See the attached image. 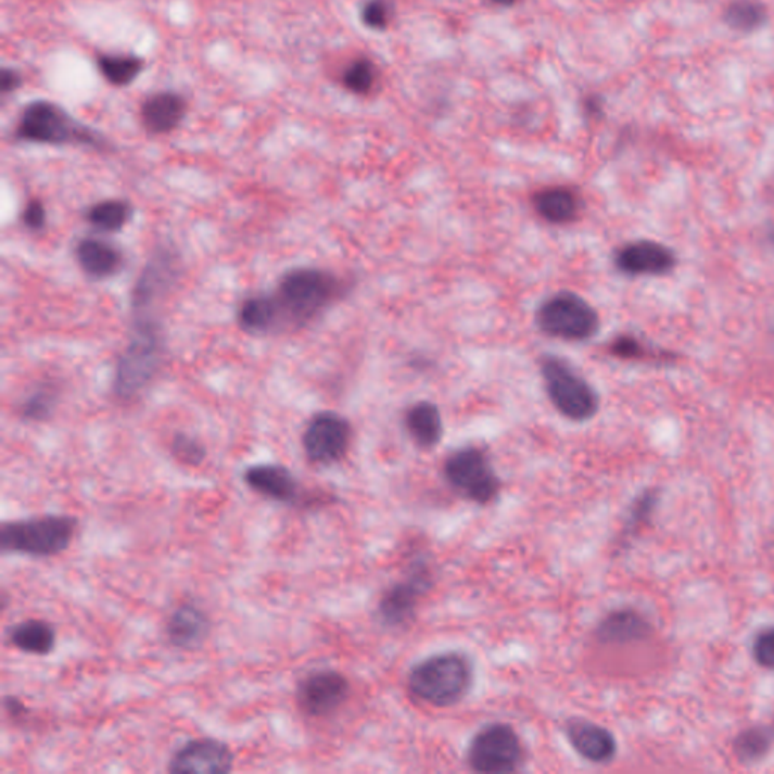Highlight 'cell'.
Returning a JSON list of instances; mask_svg holds the SVG:
<instances>
[{"label": "cell", "mask_w": 774, "mask_h": 774, "mask_svg": "<svg viewBox=\"0 0 774 774\" xmlns=\"http://www.w3.org/2000/svg\"><path fill=\"white\" fill-rule=\"evenodd\" d=\"M15 141L45 145H80L94 150H107L106 138L98 130L76 120L63 106L49 100L28 103L15 122Z\"/></svg>", "instance_id": "cell-2"}, {"label": "cell", "mask_w": 774, "mask_h": 774, "mask_svg": "<svg viewBox=\"0 0 774 774\" xmlns=\"http://www.w3.org/2000/svg\"><path fill=\"white\" fill-rule=\"evenodd\" d=\"M345 280L321 268H295L280 279L275 294L282 325L304 327L346 294Z\"/></svg>", "instance_id": "cell-1"}, {"label": "cell", "mask_w": 774, "mask_h": 774, "mask_svg": "<svg viewBox=\"0 0 774 774\" xmlns=\"http://www.w3.org/2000/svg\"><path fill=\"white\" fill-rule=\"evenodd\" d=\"M3 711L11 719V722L15 723L26 722L29 715L28 707L15 696L3 697Z\"/></svg>", "instance_id": "cell-39"}, {"label": "cell", "mask_w": 774, "mask_h": 774, "mask_svg": "<svg viewBox=\"0 0 774 774\" xmlns=\"http://www.w3.org/2000/svg\"><path fill=\"white\" fill-rule=\"evenodd\" d=\"M238 322L245 333L267 334L282 326L275 295H256L246 299L238 310Z\"/></svg>", "instance_id": "cell-25"}, {"label": "cell", "mask_w": 774, "mask_h": 774, "mask_svg": "<svg viewBox=\"0 0 774 774\" xmlns=\"http://www.w3.org/2000/svg\"><path fill=\"white\" fill-rule=\"evenodd\" d=\"M541 376L550 404L569 421H591L598 414V392L563 357L543 356Z\"/></svg>", "instance_id": "cell-6"}, {"label": "cell", "mask_w": 774, "mask_h": 774, "mask_svg": "<svg viewBox=\"0 0 774 774\" xmlns=\"http://www.w3.org/2000/svg\"><path fill=\"white\" fill-rule=\"evenodd\" d=\"M360 17L367 28L384 30L391 25L392 5L388 0H367L361 7Z\"/></svg>", "instance_id": "cell-33"}, {"label": "cell", "mask_w": 774, "mask_h": 774, "mask_svg": "<svg viewBox=\"0 0 774 774\" xmlns=\"http://www.w3.org/2000/svg\"><path fill=\"white\" fill-rule=\"evenodd\" d=\"M352 423L334 411H319L303 433V449L307 460L318 466L339 464L352 445Z\"/></svg>", "instance_id": "cell-10"}, {"label": "cell", "mask_w": 774, "mask_h": 774, "mask_svg": "<svg viewBox=\"0 0 774 774\" xmlns=\"http://www.w3.org/2000/svg\"><path fill=\"white\" fill-rule=\"evenodd\" d=\"M177 277V259L168 250L157 252L135 283L132 307L137 317H148L161 296L167 294Z\"/></svg>", "instance_id": "cell-15"}, {"label": "cell", "mask_w": 774, "mask_h": 774, "mask_svg": "<svg viewBox=\"0 0 774 774\" xmlns=\"http://www.w3.org/2000/svg\"><path fill=\"white\" fill-rule=\"evenodd\" d=\"M466 760L477 773H513L525 761V749L513 726L492 723L473 735Z\"/></svg>", "instance_id": "cell-9"}, {"label": "cell", "mask_w": 774, "mask_h": 774, "mask_svg": "<svg viewBox=\"0 0 774 774\" xmlns=\"http://www.w3.org/2000/svg\"><path fill=\"white\" fill-rule=\"evenodd\" d=\"M211 633V619L194 604H182L172 611L165 622V637L177 649L194 650L206 642Z\"/></svg>", "instance_id": "cell-19"}, {"label": "cell", "mask_w": 774, "mask_h": 774, "mask_svg": "<svg viewBox=\"0 0 774 774\" xmlns=\"http://www.w3.org/2000/svg\"><path fill=\"white\" fill-rule=\"evenodd\" d=\"M431 575L427 566L418 564L404 580L392 584L381 595L379 614L389 626H404L415 618L419 602L430 591Z\"/></svg>", "instance_id": "cell-13"}, {"label": "cell", "mask_w": 774, "mask_h": 774, "mask_svg": "<svg viewBox=\"0 0 774 774\" xmlns=\"http://www.w3.org/2000/svg\"><path fill=\"white\" fill-rule=\"evenodd\" d=\"M163 359L160 327L149 317H137L132 338L115 369L114 394L123 402H134L155 380Z\"/></svg>", "instance_id": "cell-4"}, {"label": "cell", "mask_w": 774, "mask_h": 774, "mask_svg": "<svg viewBox=\"0 0 774 774\" xmlns=\"http://www.w3.org/2000/svg\"><path fill=\"white\" fill-rule=\"evenodd\" d=\"M535 214L553 226H566L581 214V198L569 187H546L534 192L531 199Z\"/></svg>", "instance_id": "cell-20"}, {"label": "cell", "mask_w": 774, "mask_h": 774, "mask_svg": "<svg viewBox=\"0 0 774 774\" xmlns=\"http://www.w3.org/2000/svg\"><path fill=\"white\" fill-rule=\"evenodd\" d=\"M22 85L23 76L21 72L11 67L2 68V72H0V94H2L3 99H7L10 94H14L18 88H22Z\"/></svg>", "instance_id": "cell-38"}, {"label": "cell", "mask_w": 774, "mask_h": 774, "mask_svg": "<svg viewBox=\"0 0 774 774\" xmlns=\"http://www.w3.org/2000/svg\"><path fill=\"white\" fill-rule=\"evenodd\" d=\"M246 486L257 495L280 504H295L302 498V488L287 466L277 464L253 465L245 469Z\"/></svg>", "instance_id": "cell-17"}, {"label": "cell", "mask_w": 774, "mask_h": 774, "mask_svg": "<svg viewBox=\"0 0 774 774\" xmlns=\"http://www.w3.org/2000/svg\"><path fill=\"white\" fill-rule=\"evenodd\" d=\"M444 477L451 487L471 503L487 506L498 498L500 480L486 451L464 446L453 451L444 464Z\"/></svg>", "instance_id": "cell-8"}, {"label": "cell", "mask_w": 774, "mask_h": 774, "mask_svg": "<svg viewBox=\"0 0 774 774\" xmlns=\"http://www.w3.org/2000/svg\"><path fill=\"white\" fill-rule=\"evenodd\" d=\"M754 661L762 669L774 670V626L764 627L754 637L752 645Z\"/></svg>", "instance_id": "cell-34"}, {"label": "cell", "mask_w": 774, "mask_h": 774, "mask_svg": "<svg viewBox=\"0 0 774 774\" xmlns=\"http://www.w3.org/2000/svg\"><path fill=\"white\" fill-rule=\"evenodd\" d=\"M535 325L546 337L561 341H588L598 333V310L572 291H560L543 300L535 310Z\"/></svg>", "instance_id": "cell-7"}, {"label": "cell", "mask_w": 774, "mask_h": 774, "mask_svg": "<svg viewBox=\"0 0 774 774\" xmlns=\"http://www.w3.org/2000/svg\"><path fill=\"white\" fill-rule=\"evenodd\" d=\"M611 353L620 359H643L645 346L633 337H619L611 344Z\"/></svg>", "instance_id": "cell-36"}, {"label": "cell", "mask_w": 774, "mask_h": 774, "mask_svg": "<svg viewBox=\"0 0 774 774\" xmlns=\"http://www.w3.org/2000/svg\"><path fill=\"white\" fill-rule=\"evenodd\" d=\"M234 754L221 739L200 737L190 739L173 753L168 772L173 774H218L232 772Z\"/></svg>", "instance_id": "cell-12"}, {"label": "cell", "mask_w": 774, "mask_h": 774, "mask_svg": "<svg viewBox=\"0 0 774 774\" xmlns=\"http://www.w3.org/2000/svg\"><path fill=\"white\" fill-rule=\"evenodd\" d=\"M404 427L419 448L433 449L444 436V421L434 403L419 402L407 408Z\"/></svg>", "instance_id": "cell-21"}, {"label": "cell", "mask_w": 774, "mask_h": 774, "mask_svg": "<svg viewBox=\"0 0 774 774\" xmlns=\"http://www.w3.org/2000/svg\"><path fill=\"white\" fill-rule=\"evenodd\" d=\"M23 225L28 227L29 230H41L46 226V210L45 204L40 200L34 199L26 204L25 210L22 214Z\"/></svg>", "instance_id": "cell-37"}, {"label": "cell", "mask_w": 774, "mask_h": 774, "mask_svg": "<svg viewBox=\"0 0 774 774\" xmlns=\"http://www.w3.org/2000/svg\"><path fill=\"white\" fill-rule=\"evenodd\" d=\"M132 217V204L126 200L111 199L92 204L87 212V219L102 232H118Z\"/></svg>", "instance_id": "cell-28"}, {"label": "cell", "mask_w": 774, "mask_h": 774, "mask_svg": "<svg viewBox=\"0 0 774 774\" xmlns=\"http://www.w3.org/2000/svg\"><path fill=\"white\" fill-rule=\"evenodd\" d=\"M56 403V389L46 384V386L37 388L36 391L23 402L21 406L22 416L26 421H48L53 411H55Z\"/></svg>", "instance_id": "cell-31"}, {"label": "cell", "mask_w": 774, "mask_h": 774, "mask_svg": "<svg viewBox=\"0 0 774 774\" xmlns=\"http://www.w3.org/2000/svg\"><path fill=\"white\" fill-rule=\"evenodd\" d=\"M655 503H657L655 492H646L645 495H642L640 498L635 500L627 525H630L631 529H638L643 523L649 521L655 508Z\"/></svg>", "instance_id": "cell-35"}, {"label": "cell", "mask_w": 774, "mask_h": 774, "mask_svg": "<svg viewBox=\"0 0 774 774\" xmlns=\"http://www.w3.org/2000/svg\"><path fill=\"white\" fill-rule=\"evenodd\" d=\"M188 114V100L173 90L149 94L140 106V122L150 135H168L182 125Z\"/></svg>", "instance_id": "cell-16"}, {"label": "cell", "mask_w": 774, "mask_h": 774, "mask_svg": "<svg viewBox=\"0 0 774 774\" xmlns=\"http://www.w3.org/2000/svg\"><path fill=\"white\" fill-rule=\"evenodd\" d=\"M8 643L23 654L46 657L55 649L56 631L46 620L26 619L10 627Z\"/></svg>", "instance_id": "cell-24"}, {"label": "cell", "mask_w": 774, "mask_h": 774, "mask_svg": "<svg viewBox=\"0 0 774 774\" xmlns=\"http://www.w3.org/2000/svg\"><path fill=\"white\" fill-rule=\"evenodd\" d=\"M350 681L333 669L307 673L296 685L295 700L307 718L321 719L334 714L348 699Z\"/></svg>", "instance_id": "cell-11"}, {"label": "cell", "mask_w": 774, "mask_h": 774, "mask_svg": "<svg viewBox=\"0 0 774 774\" xmlns=\"http://www.w3.org/2000/svg\"><path fill=\"white\" fill-rule=\"evenodd\" d=\"M172 454L180 464L198 468L206 458V448L199 439L190 434L177 433L172 441Z\"/></svg>", "instance_id": "cell-32"}, {"label": "cell", "mask_w": 774, "mask_h": 774, "mask_svg": "<svg viewBox=\"0 0 774 774\" xmlns=\"http://www.w3.org/2000/svg\"><path fill=\"white\" fill-rule=\"evenodd\" d=\"M573 750L593 764H607L618 753V741L607 727L588 720L573 719L564 727Z\"/></svg>", "instance_id": "cell-18"}, {"label": "cell", "mask_w": 774, "mask_h": 774, "mask_svg": "<svg viewBox=\"0 0 774 774\" xmlns=\"http://www.w3.org/2000/svg\"><path fill=\"white\" fill-rule=\"evenodd\" d=\"M488 2L493 3V5L510 8L515 7L516 3L519 2V0H488Z\"/></svg>", "instance_id": "cell-40"}, {"label": "cell", "mask_w": 774, "mask_h": 774, "mask_svg": "<svg viewBox=\"0 0 774 774\" xmlns=\"http://www.w3.org/2000/svg\"><path fill=\"white\" fill-rule=\"evenodd\" d=\"M473 684V665L464 654L431 655L418 662L407 677L408 691L431 707H453L465 699Z\"/></svg>", "instance_id": "cell-3"}, {"label": "cell", "mask_w": 774, "mask_h": 774, "mask_svg": "<svg viewBox=\"0 0 774 774\" xmlns=\"http://www.w3.org/2000/svg\"><path fill=\"white\" fill-rule=\"evenodd\" d=\"M76 259L85 275L96 280L107 279L120 271L123 254L110 242L85 238L76 245Z\"/></svg>", "instance_id": "cell-22"}, {"label": "cell", "mask_w": 774, "mask_h": 774, "mask_svg": "<svg viewBox=\"0 0 774 774\" xmlns=\"http://www.w3.org/2000/svg\"><path fill=\"white\" fill-rule=\"evenodd\" d=\"M100 75L113 87L125 88L132 85L144 72L145 61L135 53L100 52L96 56Z\"/></svg>", "instance_id": "cell-26"}, {"label": "cell", "mask_w": 774, "mask_h": 774, "mask_svg": "<svg viewBox=\"0 0 774 774\" xmlns=\"http://www.w3.org/2000/svg\"><path fill=\"white\" fill-rule=\"evenodd\" d=\"M78 530V519L67 515H42L3 521L0 525V549L3 554L48 558L71 548Z\"/></svg>", "instance_id": "cell-5"}, {"label": "cell", "mask_w": 774, "mask_h": 774, "mask_svg": "<svg viewBox=\"0 0 774 774\" xmlns=\"http://www.w3.org/2000/svg\"><path fill=\"white\" fill-rule=\"evenodd\" d=\"M342 87L356 96H368L377 84V68L371 60L359 58L346 65L341 75Z\"/></svg>", "instance_id": "cell-30"}, {"label": "cell", "mask_w": 774, "mask_h": 774, "mask_svg": "<svg viewBox=\"0 0 774 774\" xmlns=\"http://www.w3.org/2000/svg\"><path fill=\"white\" fill-rule=\"evenodd\" d=\"M767 18V7L760 0H731L723 10V21L727 28L741 34L761 29Z\"/></svg>", "instance_id": "cell-27"}, {"label": "cell", "mask_w": 774, "mask_h": 774, "mask_svg": "<svg viewBox=\"0 0 774 774\" xmlns=\"http://www.w3.org/2000/svg\"><path fill=\"white\" fill-rule=\"evenodd\" d=\"M676 264V254L670 246L650 240L627 242L614 254L616 268L631 277L670 275Z\"/></svg>", "instance_id": "cell-14"}, {"label": "cell", "mask_w": 774, "mask_h": 774, "mask_svg": "<svg viewBox=\"0 0 774 774\" xmlns=\"http://www.w3.org/2000/svg\"><path fill=\"white\" fill-rule=\"evenodd\" d=\"M650 633V623L633 608H620L600 620L596 637L602 643H630L645 638Z\"/></svg>", "instance_id": "cell-23"}, {"label": "cell", "mask_w": 774, "mask_h": 774, "mask_svg": "<svg viewBox=\"0 0 774 774\" xmlns=\"http://www.w3.org/2000/svg\"><path fill=\"white\" fill-rule=\"evenodd\" d=\"M773 746V733L767 727H747L734 739V753L741 762H758L767 757Z\"/></svg>", "instance_id": "cell-29"}]
</instances>
